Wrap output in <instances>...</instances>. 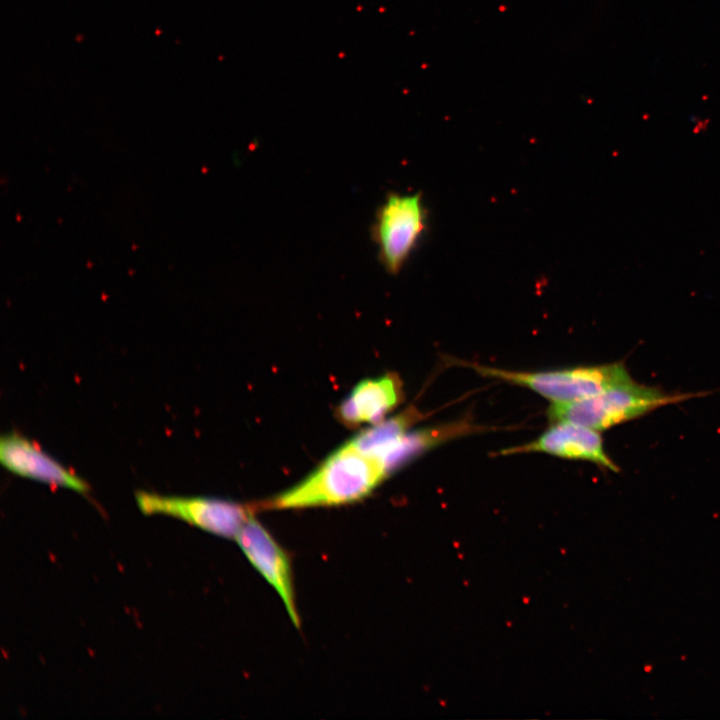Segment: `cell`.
<instances>
[{"instance_id":"6da1fadb","label":"cell","mask_w":720,"mask_h":720,"mask_svg":"<svg viewBox=\"0 0 720 720\" xmlns=\"http://www.w3.org/2000/svg\"><path fill=\"white\" fill-rule=\"evenodd\" d=\"M387 476L380 457L349 440L305 479L257 506L282 510L349 504L368 496Z\"/></svg>"},{"instance_id":"7a4b0ae2","label":"cell","mask_w":720,"mask_h":720,"mask_svg":"<svg viewBox=\"0 0 720 720\" xmlns=\"http://www.w3.org/2000/svg\"><path fill=\"white\" fill-rule=\"evenodd\" d=\"M703 395L705 393L669 394L633 380L577 401L553 402L547 415L553 423L569 422L600 432L660 407Z\"/></svg>"},{"instance_id":"3957f363","label":"cell","mask_w":720,"mask_h":720,"mask_svg":"<svg viewBox=\"0 0 720 720\" xmlns=\"http://www.w3.org/2000/svg\"><path fill=\"white\" fill-rule=\"evenodd\" d=\"M469 366L483 376L529 388L552 402L577 401L633 381L622 362L538 372Z\"/></svg>"},{"instance_id":"277c9868","label":"cell","mask_w":720,"mask_h":720,"mask_svg":"<svg viewBox=\"0 0 720 720\" xmlns=\"http://www.w3.org/2000/svg\"><path fill=\"white\" fill-rule=\"evenodd\" d=\"M428 215L421 193L390 192L377 207L371 237L380 264L398 274L418 247L427 229Z\"/></svg>"},{"instance_id":"5b68a950","label":"cell","mask_w":720,"mask_h":720,"mask_svg":"<svg viewBox=\"0 0 720 720\" xmlns=\"http://www.w3.org/2000/svg\"><path fill=\"white\" fill-rule=\"evenodd\" d=\"M136 501L145 515L172 516L214 535L234 539L256 510V506L226 499L167 496L147 491L136 492Z\"/></svg>"},{"instance_id":"8992f818","label":"cell","mask_w":720,"mask_h":720,"mask_svg":"<svg viewBox=\"0 0 720 720\" xmlns=\"http://www.w3.org/2000/svg\"><path fill=\"white\" fill-rule=\"evenodd\" d=\"M235 539L248 561L277 592L292 623L299 628L301 621L288 553L254 515L242 526Z\"/></svg>"},{"instance_id":"52a82bcc","label":"cell","mask_w":720,"mask_h":720,"mask_svg":"<svg viewBox=\"0 0 720 720\" xmlns=\"http://www.w3.org/2000/svg\"><path fill=\"white\" fill-rule=\"evenodd\" d=\"M0 460L4 467L19 476L82 494L89 491V485L82 478L18 433H7L1 437Z\"/></svg>"},{"instance_id":"ba28073f","label":"cell","mask_w":720,"mask_h":720,"mask_svg":"<svg viewBox=\"0 0 720 720\" xmlns=\"http://www.w3.org/2000/svg\"><path fill=\"white\" fill-rule=\"evenodd\" d=\"M527 452H543L566 459L590 461L613 472L619 471L617 465L605 452L599 431L574 423H554L537 439L504 449L499 454Z\"/></svg>"},{"instance_id":"9c48e42d","label":"cell","mask_w":720,"mask_h":720,"mask_svg":"<svg viewBox=\"0 0 720 720\" xmlns=\"http://www.w3.org/2000/svg\"><path fill=\"white\" fill-rule=\"evenodd\" d=\"M403 384L395 373L367 378L358 383L336 409L337 419L346 426L376 424L403 400Z\"/></svg>"},{"instance_id":"30bf717a","label":"cell","mask_w":720,"mask_h":720,"mask_svg":"<svg viewBox=\"0 0 720 720\" xmlns=\"http://www.w3.org/2000/svg\"><path fill=\"white\" fill-rule=\"evenodd\" d=\"M423 415L416 408H409L401 414L382 420L359 433L351 440L361 450L378 454L384 448L404 436Z\"/></svg>"}]
</instances>
